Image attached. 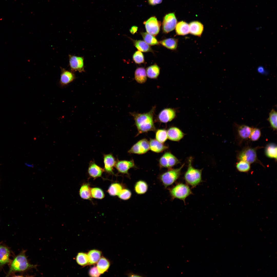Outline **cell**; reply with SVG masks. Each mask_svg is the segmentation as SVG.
Wrapping results in <instances>:
<instances>
[{"label":"cell","mask_w":277,"mask_h":277,"mask_svg":"<svg viewBox=\"0 0 277 277\" xmlns=\"http://www.w3.org/2000/svg\"><path fill=\"white\" fill-rule=\"evenodd\" d=\"M110 265V263L108 260L105 258L102 257L98 262L97 268L99 272L102 274L107 270Z\"/></svg>","instance_id":"f546056e"},{"label":"cell","mask_w":277,"mask_h":277,"mask_svg":"<svg viewBox=\"0 0 277 277\" xmlns=\"http://www.w3.org/2000/svg\"><path fill=\"white\" fill-rule=\"evenodd\" d=\"M155 109V107L154 106L149 112L146 113H131L134 118L138 134L155 130L153 121Z\"/></svg>","instance_id":"6da1fadb"},{"label":"cell","mask_w":277,"mask_h":277,"mask_svg":"<svg viewBox=\"0 0 277 277\" xmlns=\"http://www.w3.org/2000/svg\"><path fill=\"white\" fill-rule=\"evenodd\" d=\"M146 72L147 77L151 79H156L160 73V68L156 64L148 67L146 69Z\"/></svg>","instance_id":"4316f807"},{"label":"cell","mask_w":277,"mask_h":277,"mask_svg":"<svg viewBox=\"0 0 277 277\" xmlns=\"http://www.w3.org/2000/svg\"><path fill=\"white\" fill-rule=\"evenodd\" d=\"M61 72L60 84L61 86H65L73 81L75 78V76L72 71L61 68Z\"/></svg>","instance_id":"2e32d148"},{"label":"cell","mask_w":277,"mask_h":277,"mask_svg":"<svg viewBox=\"0 0 277 277\" xmlns=\"http://www.w3.org/2000/svg\"><path fill=\"white\" fill-rule=\"evenodd\" d=\"M104 171V169L98 165L94 161H91L90 162L88 173L90 177L94 179L100 177Z\"/></svg>","instance_id":"e0dca14e"},{"label":"cell","mask_w":277,"mask_h":277,"mask_svg":"<svg viewBox=\"0 0 277 277\" xmlns=\"http://www.w3.org/2000/svg\"><path fill=\"white\" fill-rule=\"evenodd\" d=\"M168 138L170 140L177 141L181 139L184 134L179 128L172 127L167 131Z\"/></svg>","instance_id":"ac0fdd59"},{"label":"cell","mask_w":277,"mask_h":277,"mask_svg":"<svg viewBox=\"0 0 277 277\" xmlns=\"http://www.w3.org/2000/svg\"><path fill=\"white\" fill-rule=\"evenodd\" d=\"M258 72L261 74H264L266 72V71L264 67L261 65L258 66L257 69Z\"/></svg>","instance_id":"ee69618b"},{"label":"cell","mask_w":277,"mask_h":277,"mask_svg":"<svg viewBox=\"0 0 277 277\" xmlns=\"http://www.w3.org/2000/svg\"><path fill=\"white\" fill-rule=\"evenodd\" d=\"M253 128L245 125L239 126L238 132L239 137L243 139H246L250 137Z\"/></svg>","instance_id":"484cf974"},{"label":"cell","mask_w":277,"mask_h":277,"mask_svg":"<svg viewBox=\"0 0 277 277\" xmlns=\"http://www.w3.org/2000/svg\"><path fill=\"white\" fill-rule=\"evenodd\" d=\"M149 143L150 150L155 153L162 152L168 148L167 146L159 142L156 139H151Z\"/></svg>","instance_id":"ffe728a7"},{"label":"cell","mask_w":277,"mask_h":277,"mask_svg":"<svg viewBox=\"0 0 277 277\" xmlns=\"http://www.w3.org/2000/svg\"><path fill=\"white\" fill-rule=\"evenodd\" d=\"M133 43L138 51L143 52H153L149 45L144 41L141 40H133Z\"/></svg>","instance_id":"83f0119b"},{"label":"cell","mask_w":277,"mask_h":277,"mask_svg":"<svg viewBox=\"0 0 277 277\" xmlns=\"http://www.w3.org/2000/svg\"><path fill=\"white\" fill-rule=\"evenodd\" d=\"M178 40L176 38H171L160 41L159 43L169 49L175 50L177 48Z\"/></svg>","instance_id":"7402d4cb"},{"label":"cell","mask_w":277,"mask_h":277,"mask_svg":"<svg viewBox=\"0 0 277 277\" xmlns=\"http://www.w3.org/2000/svg\"><path fill=\"white\" fill-rule=\"evenodd\" d=\"M162 0H148L149 4L151 5H155L161 3Z\"/></svg>","instance_id":"7bdbcfd3"},{"label":"cell","mask_w":277,"mask_h":277,"mask_svg":"<svg viewBox=\"0 0 277 277\" xmlns=\"http://www.w3.org/2000/svg\"><path fill=\"white\" fill-rule=\"evenodd\" d=\"M141 35L144 41L150 45H159V42L154 36L147 33L142 32Z\"/></svg>","instance_id":"1f68e13d"},{"label":"cell","mask_w":277,"mask_h":277,"mask_svg":"<svg viewBox=\"0 0 277 277\" xmlns=\"http://www.w3.org/2000/svg\"><path fill=\"white\" fill-rule=\"evenodd\" d=\"M146 71L144 67H138L134 73V78L136 81L140 84H143L147 80Z\"/></svg>","instance_id":"603a6c76"},{"label":"cell","mask_w":277,"mask_h":277,"mask_svg":"<svg viewBox=\"0 0 277 277\" xmlns=\"http://www.w3.org/2000/svg\"><path fill=\"white\" fill-rule=\"evenodd\" d=\"M138 27L135 26H133L131 27L130 29V31L132 34H134L136 32L137 30Z\"/></svg>","instance_id":"bcb514c9"},{"label":"cell","mask_w":277,"mask_h":277,"mask_svg":"<svg viewBox=\"0 0 277 277\" xmlns=\"http://www.w3.org/2000/svg\"><path fill=\"white\" fill-rule=\"evenodd\" d=\"M256 150V148H245L238 153L237 158L239 161H243L249 164L256 162L258 161Z\"/></svg>","instance_id":"8992f818"},{"label":"cell","mask_w":277,"mask_h":277,"mask_svg":"<svg viewBox=\"0 0 277 277\" xmlns=\"http://www.w3.org/2000/svg\"><path fill=\"white\" fill-rule=\"evenodd\" d=\"M189 33L191 34L198 37H201L203 32V24L198 21H193L189 24Z\"/></svg>","instance_id":"d6986e66"},{"label":"cell","mask_w":277,"mask_h":277,"mask_svg":"<svg viewBox=\"0 0 277 277\" xmlns=\"http://www.w3.org/2000/svg\"><path fill=\"white\" fill-rule=\"evenodd\" d=\"M76 261L79 265L84 266L88 264V260L87 254L85 253H78L76 257Z\"/></svg>","instance_id":"d590c367"},{"label":"cell","mask_w":277,"mask_h":277,"mask_svg":"<svg viewBox=\"0 0 277 277\" xmlns=\"http://www.w3.org/2000/svg\"><path fill=\"white\" fill-rule=\"evenodd\" d=\"M176 34L179 35L184 36L189 33V24L184 21L177 23L175 27Z\"/></svg>","instance_id":"44dd1931"},{"label":"cell","mask_w":277,"mask_h":277,"mask_svg":"<svg viewBox=\"0 0 277 277\" xmlns=\"http://www.w3.org/2000/svg\"><path fill=\"white\" fill-rule=\"evenodd\" d=\"M118 197L123 200H127L129 199L132 196L131 191L127 189H123L117 195Z\"/></svg>","instance_id":"f35d334b"},{"label":"cell","mask_w":277,"mask_h":277,"mask_svg":"<svg viewBox=\"0 0 277 277\" xmlns=\"http://www.w3.org/2000/svg\"><path fill=\"white\" fill-rule=\"evenodd\" d=\"M69 64L71 71H84V59L83 57L74 55H69Z\"/></svg>","instance_id":"8fae6325"},{"label":"cell","mask_w":277,"mask_h":277,"mask_svg":"<svg viewBox=\"0 0 277 277\" xmlns=\"http://www.w3.org/2000/svg\"><path fill=\"white\" fill-rule=\"evenodd\" d=\"M277 115L276 112L274 109H272L269 113V117L267 119L271 127L274 130H277Z\"/></svg>","instance_id":"836d02e7"},{"label":"cell","mask_w":277,"mask_h":277,"mask_svg":"<svg viewBox=\"0 0 277 277\" xmlns=\"http://www.w3.org/2000/svg\"><path fill=\"white\" fill-rule=\"evenodd\" d=\"M91 189L88 184H83L81 187L79 191V194L81 197L84 199H91L92 197Z\"/></svg>","instance_id":"4dcf8cb0"},{"label":"cell","mask_w":277,"mask_h":277,"mask_svg":"<svg viewBox=\"0 0 277 277\" xmlns=\"http://www.w3.org/2000/svg\"><path fill=\"white\" fill-rule=\"evenodd\" d=\"M147 33L154 36L159 33L161 26L160 22L155 16H152L143 22Z\"/></svg>","instance_id":"9c48e42d"},{"label":"cell","mask_w":277,"mask_h":277,"mask_svg":"<svg viewBox=\"0 0 277 277\" xmlns=\"http://www.w3.org/2000/svg\"><path fill=\"white\" fill-rule=\"evenodd\" d=\"M127 275L129 277H143V276H142L140 274H135L133 273L131 271L128 273H127Z\"/></svg>","instance_id":"f6af8a7d"},{"label":"cell","mask_w":277,"mask_h":277,"mask_svg":"<svg viewBox=\"0 0 277 277\" xmlns=\"http://www.w3.org/2000/svg\"><path fill=\"white\" fill-rule=\"evenodd\" d=\"M265 153L268 157L274 159L276 161L277 156L276 145L273 143L267 144L265 148Z\"/></svg>","instance_id":"cb8c5ba5"},{"label":"cell","mask_w":277,"mask_h":277,"mask_svg":"<svg viewBox=\"0 0 277 277\" xmlns=\"http://www.w3.org/2000/svg\"><path fill=\"white\" fill-rule=\"evenodd\" d=\"M175 116V111L170 108H164L162 110L159 114L157 118L160 122L166 123L171 121Z\"/></svg>","instance_id":"9a60e30c"},{"label":"cell","mask_w":277,"mask_h":277,"mask_svg":"<svg viewBox=\"0 0 277 277\" xmlns=\"http://www.w3.org/2000/svg\"><path fill=\"white\" fill-rule=\"evenodd\" d=\"M104 171L107 173L114 174L113 169L116 161L112 154H104L103 156Z\"/></svg>","instance_id":"5bb4252c"},{"label":"cell","mask_w":277,"mask_h":277,"mask_svg":"<svg viewBox=\"0 0 277 277\" xmlns=\"http://www.w3.org/2000/svg\"><path fill=\"white\" fill-rule=\"evenodd\" d=\"M261 135V131L260 129L257 128H253L249 137L251 141H256L259 140Z\"/></svg>","instance_id":"60d3db41"},{"label":"cell","mask_w":277,"mask_h":277,"mask_svg":"<svg viewBox=\"0 0 277 277\" xmlns=\"http://www.w3.org/2000/svg\"><path fill=\"white\" fill-rule=\"evenodd\" d=\"M26 250H23L11 261L7 276L17 272H24L32 269H36L37 265L30 263L26 256Z\"/></svg>","instance_id":"7a4b0ae2"},{"label":"cell","mask_w":277,"mask_h":277,"mask_svg":"<svg viewBox=\"0 0 277 277\" xmlns=\"http://www.w3.org/2000/svg\"><path fill=\"white\" fill-rule=\"evenodd\" d=\"M156 139L159 142L163 143L167 139V131L163 129L157 130L155 133Z\"/></svg>","instance_id":"8d00e7d4"},{"label":"cell","mask_w":277,"mask_h":277,"mask_svg":"<svg viewBox=\"0 0 277 277\" xmlns=\"http://www.w3.org/2000/svg\"><path fill=\"white\" fill-rule=\"evenodd\" d=\"M150 150L149 142L146 138L142 139L134 144L128 151L129 153L145 154Z\"/></svg>","instance_id":"30bf717a"},{"label":"cell","mask_w":277,"mask_h":277,"mask_svg":"<svg viewBox=\"0 0 277 277\" xmlns=\"http://www.w3.org/2000/svg\"><path fill=\"white\" fill-rule=\"evenodd\" d=\"M179 163V161L177 158L169 152L165 153L159 161V165L161 168L168 169L171 168Z\"/></svg>","instance_id":"ba28073f"},{"label":"cell","mask_w":277,"mask_h":277,"mask_svg":"<svg viewBox=\"0 0 277 277\" xmlns=\"http://www.w3.org/2000/svg\"><path fill=\"white\" fill-rule=\"evenodd\" d=\"M101 252L98 250H93L90 251L87 254L88 264L93 265L97 263L100 258Z\"/></svg>","instance_id":"f1b7e54d"},{"label":"cell","mask_w":277,"mask_h":277,"mask_svg":"<svg viewBox=\"0 0 277 277\" xmlns=\"http://www.w3.org/2000/svg\"><path fill=\"white\" fill-rule=\"evenodd\" d=\"M184 165L182 164L178 168L169 169L167 171L159 175V178L164 187L166 188L171 185L176 181L180 176Z\"/></svg>","instance_id":"5b68a950"},{"label":"cell","mask_w":277,"mask_h":277,"mask_svg":"<svg viewBox=\"0 0 277 277\" xmlns=\"http://www.w3.org/2000/svg\"><path fill=\"white\" fill-rule=\"evenodd\" d=\"M133 59L134 62L137 64L143 63L144 62V55L142 52L138 51L135 52L133 56Z\"/></svg>","instance_id":"ab89813d"},{"label":"cell","mask_w":277,"mask_h":277,"mask_svg":"<svg viewBox=\"0 0 277 277\" xmlns=\"http://www.w3.org/2000/svg\"><path fill=\"white\" fill-rule=\"evenodd\" d=\"M89 275L91 277H98L100 275L99 272L97 267L94 266L91 268L89 272Z\"/></svg>","instance_id":"b9f144b4"},{"label":"cell","mask_w":277,"mask_h":277,"mask_svg":"<svg viewBox=\"0 0 277 277\" xmlns=\"http://www.w3.org/2000/svg\"><path fill=\"white\" fill-rule=\"evenodd\" d=\"M135 165L133 160L130 161L118 160L116 161L115 167L119 173L128 175L129 169L134 167Z\"/></svg>","instance_id":"7c38bea8"},{"label":"cell","mask_w":277,"mask_h":277,"mask_svg":"<svg viewBox=\"0 0 277 277\" xmlns=\"http://www.w3.org/2000/svg\"><path fill=\"white\" fill-rule=\"evenodd\" d=\"M11 253L10 250L8 246L0 244V270L4 265L11 263Z\"/></svg>","instance_id":"4fadbf2b"},{"label":"cell","mask_w":277,"mask_h":277,"mask_svg":"<svg viewBox=\"0 0 277 277\" xmlns=\"http://www.w3.org/2000/svg\"><path fill=\"white\" fill-rule=\"evenodd\" d=\"M148 188V185L145 181L140 180L135 183L134 187L135 192L138 195L145 193L147 191Z\"/></svg>","instance_id":"d4e9b609"},{"label":"cell","mask_w":277,"mask_h":277,"mask_svg":"<svg viewBox=\"0 0 277 277\" xmlns=\"http://www.w3.org/2000/svg\"><path fill=\"white\" fill-rule=\"evenodd\" d=\"M172 199H177L183 201L185 203L186 198L193 194L190 187L186 184L178 183L169 190Z\"/></svg>","instance_id":"277c9868"},{"label":"cell","mask_w":277,"mask_h":277,"mask_svg":"<svg viewBox=\"0 0 277 277\" xmlns=\"http://www.w3.org/2000/svg\"><path fill=\"white\" fill-rule=\"evenodd\" d=\"M192 159L190 158L189 159L187 169L184 174V179L187 185L194 188L202 181V169H196L193 167Z\"/></svg>","instance_id":"3957f363"},{"label":"cell","mask_w":277,"mask_h":277,"mask_svg":"<svg viewBox=\"0 0 277 277\" xmlns=\"http://www.w3.org/2000/svg\"><path fill=\"white\" fill-rule=\"evenodd\" d=\"M177 19L175 13H168L164 17L162 23V29L163 32L167 33L175 28L177 23Z\"/></svg>","instance_id":"52a82bcc"},{"label":"cell","mask_w":277,"mask_h":277,"mask_svg":"<svg viewBox=\"0 0 277 277\" xmlns=\"http://www.w3.org/2000/svg\"><path fill=\"white\" fill-rule=\"evenodd\" d=\"M236 167L237 170L241 172H248L251 169L250 164L241 160L236 163Z\"/></svg>","instance_id":"e575fe53"},{"label":"cell","mask_w":277,"mask_h":277,"mask_svg":"<svg viewBox=\"0 0 277 277\" xmlns=\"http://www.w3.org/2000/svg\"><path fill=\"white\" fill-rule=\"evenodd\" d=\"M123 189L122 185L119 183H115L111 184L108 190L109 194L112 196L117 195Z\"/></svg>","instance_id":"d6a6232c"},{"label":"cell","mask_w":277,"mask_h":277,"mask_svg":"<svg viewBox=\"0 0 277 277\" xmlns=\"http://www.w3.org/2000/svg\"><path fill=\"white\" fill-rule=\"evenodd\" d=\"M91 192L92 196L94 198L101 199L104 197L105 195L103 191L99 188H91Z\"/></svg>","instance_id":"74e56055"}]
</instances>
